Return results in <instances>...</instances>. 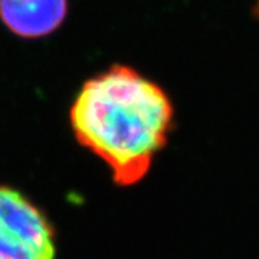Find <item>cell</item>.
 Instances as JSON below:
<instances>
[{
    "instance_id": "1",
    "label": "cell",
    "mask_w": 259,
    "mask_h": 259,
    "mask_svg": "<svg viewBox=\"0 0 259 259\" xmlns=\"http://www.w3.org/2000/svg\"><path fill=\"white\" fill-rule=\"evenodd\" d=\"M171 104L156 83L127 66L85 82L71 108L79 144L107 163L118 186H134L150 171L171 125Z\"/></svg>"
},
{
    "instance_id": "2",
    "label": "cell",
    "mask_w": 259,
    "mask_h": 259,
    "mask_svg": "<svg viewBox=\"0 0 259 259\" xmlns=\"http://www.w3.org/2000/svg\"><path fill=\"white\" fill-rule=\"evenodd\" d=\"M0 259H56L45 213L19 190L0 185Z\"/></svg>"
},
{
    "instance_id": "3",
    "label": "cell",
    "mask_w": 259,
    "mask_h": 259,
    "mask_svg": "<svg viewBox=\"0 0 259 259\" xmlns=\"http://www.w3.org/2000/svg\"><path fill=\"white\" fill-rule=\"evenodd\" d=\"M66 15V0H0V18L23 37H39L55 30Z\"/></svg>"
}]
</instances>
